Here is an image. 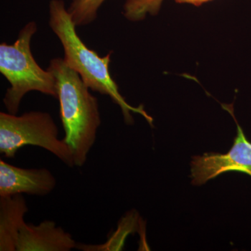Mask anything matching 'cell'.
I'll return each instance as SVG.
<instances>
[{
  "instance_id": "1",
  "label": "cell",
  "mask_w": 251,
  "mask_h": 251,
  "mask_svg": "<svg viewBox=\"0 0 251 251\" xmlns=\"http://www.w3.org/2000/svg\"><path fill=\"white\" fill-rule=\"evenodd\" d=\"M49 16L50 27L58 37L64 49V62L79 74L90 90L108 96L121 109L127 125L133 124L132 113H135L143 116L153 126V118L145 111L143 105L132 106L120 94L118 85L110 75L112 51L100 57L84 44L77 34L76 26L63 0L50 1Z\"/></svg>"
},
{
  "instance_id": "2",
  "label": "cell",
  "mask_w": 251,
  "mask_h": 251,
  "mask_svg": "<svg viewBox=\"0 0 251 251\" xmlns=\"http://www.w3.org/2000/svg\"><path fill=\"white\" fill-rule=\"evenodd\" d=\"M47 69L57 82L64 140L72 150L74 165L81 168L87 161L101 123L98 99L64 59H52Z\"/></svg>"
},
{
  "instance_id": "3",
  "label": "cell",
  "mask_w": 251,
  "mask_h": 251,
  "mask_svg": "<svg viewBox=\"0 0 251 251\" xmlns=\"http://www.w3.org/2000/svg\"><path fill=\"white\" fill-rule=\"evenodd\" d=\"M37 24L28 23L20 31L14 44H0V72L9 82L3 102L8 112L17 115L22 99L28 92H41L57 99V82L52 73L44 70L31 50V38Z\"/></svg>"
},
{
  "instance_id": "4",
  "label": "cell",
  "mask_w": 251,
  "mask_h": 251,
  "mask_svg": "<svg viewBox=\"0 0 251 251\" xmlns=\"http://www.w3.org/2000/svg\"><path fill=\"white\" fill-rule=\"evenodd\" d=\"M27 145L44 149L67 166H75L72 150L64 139H59L57 125L49 112L31 111L20 116L0 112V153L14 158Z\"/></svg>"
},
{
  "instance_id": "5",
  "label": "cell",
  "mask_w": 251,
  "mask_h": 251,
  "mask_svg": "<svg viewBox=\"0 0 251 251\" xmlns=\"http://www.w3.org/2000/svg\"><path fill=\"white\" fill-rule=\"evenodd\" d=\"M222 106L233 117L237 125V135L227 153H205L202 156L193 157L191 177L195 186H201L229 172H239L251 176V143L234 117L232 104H222Z\"/></svg>"
},
{
  "instance_id": "6",
  "label": "cell",
  "mask_w": 251,
  "mask_h": 251,
  "mask_svg": "<svg viewBox=\"0 0 251 251\" xmlns=\"http://www.w3.org/2000/svg\"><path fill=\"white\" fill-rule=\"evenodd\" d=\"M56 185L55 177L46 168L27 169L0 160V197L18 194L47 196Z\"/></svg>"
},
{
  "instance_id": "7",
  "label": "cell",
  "mask_w": 251,
  "mask_h": 251,
  "mask_svg": "<svg viewBox=\"0 0 251 251\" xmlns=\"http://www.w3.org/2000/svg\"><path fill=\"white\" fill-rule=\"evenodd\" d=\"M77 244L72 234L53 221L39 225L25 224L20 232L16 251H70Z\"/></svg>"
},
{
  "instance_id": "8",
  "label": "cell",
  "mask_w": 251,
  "mask_h": 251,
  "mask_svg": "<svg viewBox=\"0 0 251 251\" xmlns=\"http://www.w3.org/2000/svg\"><path fill=\"white\" fill-rule=\"evenodd\" d=\"M28 206L22 194L0 197V251H16Z\"/></svg>"
},
{
  "instance_id": "9",
  "label": "cell",
  "mask_w": 251,
  "mask_h": 251,
  "mask_svg": "<svg viewBox=\"0 0 251 251\" xmlns=\"http://www.w3.org/2000/svg\"><path fill=\"white\" fill-rule=\"evenodd\" d=\"M105 0H73L68 8L76 27L87 25L95 21L99 9Z\"/></svg>"
},
{
  "instance_id": "10",
  "label": "cell",
  "mask_w": 251,
  "mask_h": 251,
  "mask_svg": "<svg viewBox=\"0 0 251 251\" xmlns=\"http://www.w3.org/2000/svg\"><path fill=\"white\" fill-rule=\"evenodd\" d=\"M163 0H126L123 14L133 22L143 21L148 15L155 16L159 12Z\"/></svg>"
},
{
  "instance_id": "11",
  "label": "cell",
  "mask_w": 251,
  "mask_h": 251,
  "mask_svg": "<svg viewBox=\"0 0 251 251\" xmlns=\"http://www.w3.org/2000/svg\"><path fill=\"white\" fill-rule=\"evenodd\" d=\"M175 1L176 3H179V4H190L199 6L204 4V3L211 1V0H175Z\"/></svg>"
}]
</instances>
